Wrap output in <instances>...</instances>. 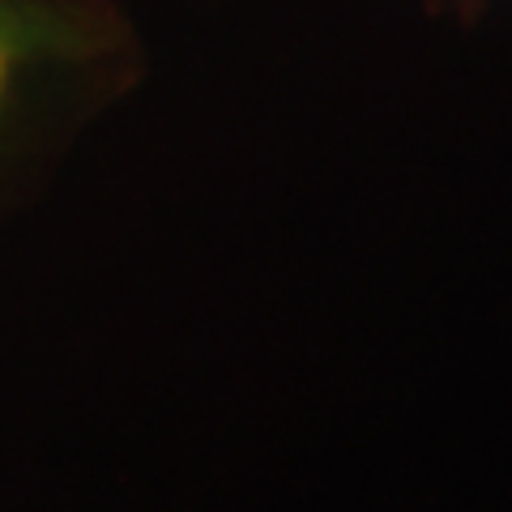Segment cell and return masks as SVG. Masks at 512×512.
<instances>
[{
    "label": "cell",
    "mask_w": 512,
    "mask_h": 512,
    "mask_svg": "<svg viewBox=\"0 0 512 512\" xmlns=\"http://www.w3.org/2000/svg\"><path fill=\"white\" fill-rule=\"evenodd\" d=\"M0 86H5V47H0Z\"/></svg>",
    "instance_id": "cell-1"
}]
</instances>
